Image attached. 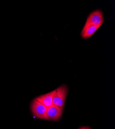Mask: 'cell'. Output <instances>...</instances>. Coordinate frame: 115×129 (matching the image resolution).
Here are the masks:
<instances>
[{
  "label": "cell",
  "mask_w": 115,
  "mask_h": 129,
  "mask_svg": "<svg viewBox=\"0 0 115 129\" xmlns=\"http://www.w3.org/2000/svg\"><path fill=\"white\" fill-rule=\"evenodd\" d=\"M47 108L46 106L34 99L30 103V110L33 115L41 119L48 120L47 117Z\"/></svg>",
  "instance_id": "cell-1"
},
{
  "label": "cell",
  "mask_w": 115,
  "mask_h": 129,
  "mask_svg": "<svg viewBox=\"0 0 115 129\" xmlns=\"http://www.w3.org/2000/svg\"><path fill=\"white\" fill-rule=\"evenodd\" d=\"M68 88L66 85H61L55 90L53 104L59 107H63L67 97Z\"/></svg>",
  "instance_id": "cell-2"
},
{
  "label": "cell",
  "mask_w": 115,
  "mask_h": 129,
  "mask_svg": "<svg viewBox=\"0 0 115 129\" xmlns=\"http://www.w3.org/2000/svg\"><path fill=\"white\" fill-rule=\"evenodd\" d=\"M103 22L104 17L102 12L100 10H96L92 12L87 17L85 24L101 26Z\"/></svg>",
  "instance_id": "cell-3"
},
{
  "label": "cell",
  "mask_w": 115,
  "mask_h": 129,
  "mask_svg": "<svg viewBox=\"0 0 115 129\" xmlns=\"http://www.w3.org/2000/svg\"><path fill=\"white\" fill-rule=\"evenodd\" d=\"M62 111L63 107H59L53 104L48 107L47 111L48 120H58L61 117Z\"/></svg>",
  "instance_id": "cell-4"
},
{
  "label": "cell",
  "mask_w": 115,
  "mask_h": 129,
  "mask_svg": "<svg viewBox=\"0 0 115 129\" xmlns=\"http://www.w3.org/2000/svg\"><path fill=\"white\" fill-rule=\"evenodd\" d=\"M54 93L55 90L49 92L47 93L39 95L36 97L35 99L44 104L47 107H49L53 105V95Z\"/></svg>",
  "instance_id": "cell-5"
},
{
  "label": "cell",
  "mask_w": 115,
  "mask_h": 129,
  "mask_svg": "<svg viewBox=\"0 0 115 129\" xmlns=\"http://www.w3.org/2000/svg\"><path fill=\"white\" fill-rule=\"evenodd\" d=\"M101 26L85 24L81 31V37L83 39H88L95 34Z\"/></svg>",
  "instance_id": "cell-6"
},
{
  "label": "cell",
  "mask_w": 115,
  "mask_h": 129,
  "mask_svg": "<svg viewBox=\"0 0 115 129\" xmlns=\"http://www.w3.org/2000/svg\"><path fill=\"white\" fill-rule=\"evenodd\" d=\"M79 129H91L90 127H89V126H82L80 128H79Z\"/></svg>",
  "instance_id": "cell-7"
}]
</instances>
